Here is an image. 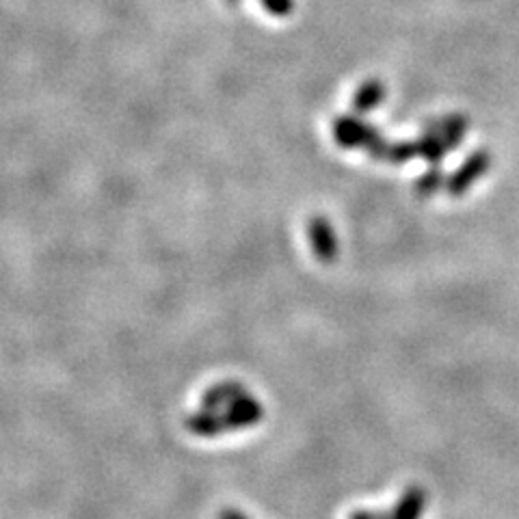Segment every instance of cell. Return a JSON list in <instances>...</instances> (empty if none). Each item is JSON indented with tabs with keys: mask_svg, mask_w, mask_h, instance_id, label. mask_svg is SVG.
I'll use <instances>...</instances> for the list:
<instances>
[{
	"mask_svg": "<svg viewBox=\"0 0 519 519\" xmlns=\"http://www.w3.org/2000/svg\"><path fill=\"white\" fill-rule=\"evenodd\" d=\"M331 130H334V139L340 148L346 150L364 148L370 154V158H375V161H385V156H388L390 143L383 139V135L375 126L362 122V119L342 115L336 119L334 128Z\"/></svg>",
	"mask_w": 519,
	"mask_h": 519,
	"instance_id": "obj_1",
	"label": "cell"
},
{
	"mask_svg": "<svg viewBox=\"0 0 519 519\" xmlns=\"http://www.w3.org/2000/svg\"><path fill=\"white\" fill-rule=\"evenodd\" d=\"M217 414L221 418L225 433L245 431L256 427V424L264 420V405L249 390H245L243 394H238L232 403L219 409Z\"/></svg>",
	"mask_w": 519,
	"mask_h": 519,
	"instance_id": "obj_2",
	"label": "cell"
},
{
	"mask_svg": "<svg viewBox=\"0 0 519 519\" xmlns=\"http://www.w3.org/2000/svg\"><path fill=\"white\" fill-rule=\"evenodd\" d=\"M491 167V154L489 150H476L468 156L465 161L452 176L446 180V191L450 197H461L468 193L472 186L481 180Z\"/></svg>",
	"mask_w": 519,
	"mask_h": 519,
	"instance_id": "obj_3",
	"label": "cell"
},
{
	"mask_svg": "<svg viewBox=\"0 0 519 519\" xmlns=\"http://www.w3.org/2000/svg\"><path fill=\"white\" fill-rule=\"evenodd\" d=\"M308 238H310V247L314 251V256L318 260H321L323 264L336 262V258L340 254V245H338L334 225H331L329 219L312 217L308 221Z\"/></svg>",
	"mask_w": 519,
	"mask_h": 519,
	"instance_id": "obj_4",
	"label": "cell"
},
{
	"mask_svg": "<svg viewBox=\"0 0 519 519\" xmlns=\"http://www.w3.org/2000/svg\"><path fill=\"white\" fill-rule=\"evenodd\" d=\"M424 130L435 132V135L446 143L448 152H452V150L459 148L463 137H465V132L470 130V119L461 115V113H452V115H446V117L431 119V122L424 126Z\"/></svg>",
	"mask_w": 519,
	"mask_h": 519,
	"instance_id": "obj_5",
	"label": "cell"
},
{
	"mask_svg": "<svg viewBox=\"0 0 519 519\" xmlns=\"http://www.w3.org/2000/svg\"><path fill=\"white\" fill-rule=\"evenodd\" d=\"M247 388L236 379H228V381H219L208 388L202 394V401H199V409H210V411H219L228 403H232L238 394H243Z\"/></svg>",
	"mask_w": 519,
	"mask_h": 519,
	"instance_id": "obj_6",
	"label": "cell"
},
{
	"mask_svg": "<svg viewBox=\"0 0 519 519\" xmlns=\"http://www.w3.org/2000/svg\"><path fill=\"white\" fill-rule=\"evenodd\" d=\"M184 429L189 431L195 437H204V439H215L225 435L223 424L217 411L210 409H199L195 414H189L184 418Z\"/></svg>",
	"mask_w": 519,
	"mask_h": 519,
	"instance_id": "obj_7",
	"label": "cell"
},
{
	"mask_svg": "<svg viewBox=\"0 0 519 519\" xmlns=\"http://www.w3.org/2000/svg\"><path fill=\"white\" fill-rule=\"evenodd\" d=\"M385 96H388L385 85L377 81V78H370V81H364L353 93V109L355 113H372L385 102Z\"/></svg>",
	"mask_w": 519,
	"mask_h": 519,
	"instance_id": "obj_8",
	"label": "cell"
},
{
	"mask_svg": "<svg viewBox=\"0 0 519 519\" xmlns=\"http://www.w3.org/2000/svg\"><path fill=\"white\" fill-rule=\"evenodd\" d=\"M424 509H427V494L422 487L407 489L403 498L396 502V507L388 515L390 519H420Z\"/></svg>",
	"mask_w": 519,
	"mask_h": 519,
	"instance_id": "obj_9",
	"label": "cell"
},
{
	"mask_svg": "<svg viewBox=\"0 0 519 519\" xmlns=\"http://www.w3.org/2000/svg\"><path fill=\"white\" fill-rule=\"evenodd\" d=\"M416 145H418V158H424V161L431 165L442 163L448 152L446 143L439 139L435 132H429V130L422 132V137L416 139Z\"/></svg>",
	"mask_w": 519,
	"mask_h": 519,
	"instance_id": "obj_10",
	"label": "cell"
},
{
	"mask_svg": "<svg viewBox=\"0 0 519 519\" xmlns=\"http://www.w3.org/2000/svg\"><path fill=\"white\" fill-rule=\"evenodd\" d=\"M444 184H446V180H444L442 169H439V165H433L427 173H424V176H420V178L416 180V193H418L420 197H431V195H435L439 189H442Z\"/></svg>",
	"mask_w": 519,
	"mask_h": 519,
	"instance_id": "obj_11",
	"label": "cell"
},
{
	"mask_svg": "<svg viewBox=\"0 0 519 519\" xmlns=\"http://www.w3.org/2000/svg\"><path fill=\"white\" fill-rule=\"evenodd\" d=\"M217 519H251V517L245 515V513H241V511H236V509H223V511L217 515Z\"/></svg>",
	"mask_w": 519,
	"mask_h": 519,
	"instance_id": "obj_12",
	"label": "cell"
},
{
	"mask_svg": "<svg viewBox=\"0 0 519 519\" xmlns=\"http://www.w3.org/2000/svg\"><path fill=\"white\" fill-rule=\"evenodd\" d=\"M351 519H390L388 515H375V513H368V511H359V513H355Z\"/></svg>",
	"mask_w": 519,
	"mask_h": 519,
	"instance_id": "obj_13",
	"label": "cell"
}]
</instances>
